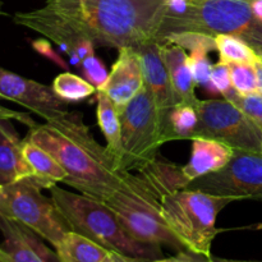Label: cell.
I'll return each mask as SVG.
<instances>
[{"mask_svg": "<svg viewBox=\"0 0 262 262\" xmlns=\"http://www.w3.org/2000/svg\"><path fill=\"white\" fill-rule=\"evenodd\" d=\"M25 140L50 154L68 173L63 183L82 194L102 202L118 191L161 199L142 171L135 176L118 168L106 146L95 140L79 113L67 110L42 124L37 123L28 128Z\"/></svg>", "mask_w": 262, "mask_h": 262, "instance_id": "6da1fadb", "label": "cell"}, {"mask_svg": "<svg viewBox=\"0 0 262 262\" xmlns=\"http://www.w3.org/2000/svg\"><path fill=\"white\" fill-rule=\"evenodd\" d=\"M43 7L95 46L119 50L158 41L168 0H43Z\"/></svg>", "mask_w": 262, "mask_h": 262, "instance_id": "7a4b0ae2", "label": "cell"}, {"mask_svg": "<svg viewBox=\"0 0 262 262\" xmlns=\"http://www.w3.org/2000/svg\"><path fill=\"white\" fill-rule=\"evenodd\" d=\"M50 197L72 232L79 233L110 251L154 261L163 258L161 247L141 243L128 234L115 212L104 202L82 193L51 187Z\"/></svg>", "mask_w": 262, "mask_h": 262, "instance_id": "3957f363", "label": "cell"}, {"mask_svg": "<svg viewBox=\"0 0 262 262\" xmlns=\"http://www.w3.org/2000/svg\"><path fill=\"white\" fill-rule=\"evenodd\" d=\"M184 31L234 36L262 56V20L253 13L251 0H187L186 12L165 15L158 41Z\"/></svg>", "mask_w": 262, "mask_h": 262, "instance_id": "277c9868", "label": "cell"}, {"mask_svg": "<svg viewBox=\"0 0 262 262\" xmlns=\"http://www.w3.org/2000/svg\"><path fill=\"white\" fill-rule=\"evenodd\" d=\"M238 201L235 197L182 188L164 194L160 210L168 227L189 253L210 258L212 242L222 232L216 228L217 215L228 205Z\"/></svg>", "mask_w": 262, "mask_h": 262, "instance_id": "5b68a950", "label": "cell"}, {"mask_svg": "<svg viewBox=\"0 0 262 262\" xmlns=\"http://www.w3.org/2000/svg\"><path fill=\"white\" fill-rule=\"evenodd\" d=\"M120 169L141 170L156 160L158 151L165 143L164 115L155 100L143 87L119 112Z\"/></svg>", "mask_w": 262, "mask_h": 262, "instance_id": "8992f818", "label": "cell"}, {"mask_svg": "<svg viewBox=\"0 0 262 262\" xmlns=\"http://www.w3.org/2000/svg\"><path fill=\"white\" fill-rule=\"evenodd\" d=\"M42 189L45 187L36 177L5 184L0 193V212L25 224L55 248L71 228Z\"/></svg>", "mask_w": 262, "mask_h": 262, "instance_id": "52a82bcc", "label": "cell"}, {"mask_svg": "<svg viewBox=\"0 0 262 262\" xmlns=\"http://www.w3.org/2000/svg\"><path fill=\"white\" fill-rule=\"evenodd\" d=\"M102 202V201H101ZM130 237L145 245L166 246L177 252H188L164 220L160 200L130 192L118 191L104 201Z\"/></svg>", "mask_w": 262, "mask_h": 262, "instance_id": "ba28073f", "label": "cell"}, {"mask_svg": "<svg viewBox=\"0 0 262 262\" xmlns=\"http://www.w3.org/2000/svg\"><path fill=\"white\" fill-rule=\"evenodd\" d=\"M197 112L200 122L193 138H210L234 151L262 155V129L234 104L227 99L201 100Z\"/></svg>", "mask_w": 262, "mask_h": 262, "instance_id": "9c48e42d", "label": "cell"}, {"mask_svg": "<svg viewBox=\"0 0 262 262\" xmlns=\"http://www.w3.org/2000/svg\"><path fill=\"white\" fill-rule=\"evenodd\" d=\"M184 188L235 197L239 201H262V155L234 151L228 165L219 171L192 181Z\"/></svg>", "mask_w": 262, "mask_h": 262, "instance_id": "30bf717a", "label": "cell"}, {"mask_svg": "<svg viewBox=\"0 0 262 262\" xmlns=\"http://www.w3.org/2000/svg\"><path fill=\"white\" fill-rule=\"evenodd\" d=\"M13 20L15 25L30 28L54 41L68 55L69 64L78 71L82 69V61L95 54V45L91 41L77 33L66 20L46 9L43 5L30 12H17Z\"/></svg>", "mask_w": 262, "mask_h": 262, "instance_id": "8fae6325", "label": "cell"}, {"mask_svg": "<svg viewBox=\"0 0 262 262\" xmlns=\"http://www.w3.org/2000/svg\"><path fill=\"white\" fill-rule=\"evenodd\" d=\"M0 99L17 102L43 120H51L68 110L66 100L59 97L53 86L25 78L0 67Z\"/></svg>", "mask_w": 262, "mask_h": 262, "instance_id": "7c38bea8", "label": "cell"}, {"mask_svg": "<svg viewBox=\"0 0 262 262\" xmlns=\"http://www.w3.org/2000/svg\"><path fill=\"white\" fill-rule=\"evenodd\" d=\"M142 89L143 74L140 54L133 48L119 49L117 61L113 64L106 81L97 91L105 92L117 109L122 112Z\"/></svg>", "mask_w": 262, "mask_h": 262, "instance_id": "4fadbf2b", "label": "cell"}, {"mask_svg": "<svg viewBox=\"0 0 262 262\" xmlns=\"http://www.w3.org/2000/svg\"><path fill=\"white\" fill-rule=\"evenodd\" d=\"M2 248L13 262H60L56 251L43 243V238L18 220L0 212Z\"/></svg>", "mask_w": 262, "mask_h": 262, "instance_id": "5bb4252c", "label": "cell"}, {"mask_svg": "<svg viewBox=\"0 0 262 262\" xmlns=\"http://www.w3.org/2000/svg\"><path fill=\"white\" fill-rule=\"evenodd\" d=\"M142 64L143 87L152 96L165 119L166 114L177 105L169 78L168 68L161 56V42L151 41L136 49Z\"/></svg>", "mask_w": 262, "mask_h": 262, "instance_id": "9a60e30c", "label": "cell"}, {"mask_svg": "<svg viewBox=\"0 0 262 262\" xmlns=\"http://www.w3.org/2000/svg\"><path fill=\"white\" fill-rule=\"evenodd\" d=\"M192 152L189 161L182 166V174L187 183L219 171L228 165L234 155L230 146L219 141L204 137L192 138Z\"/></svg>", "mask_w": 262, "mask_h": 262, "instance_id": "2e32d148", "label": "cell"}, {"mask_svg": "<svg viewBox=\"0 0 262 262\" xmlns=\"http://www.w3.org/2000/svg\"><path fill=\"white\" fill-rule=\"evenodd\" d=\"M161 56L168 68L171 89L177 104L197 107L201 100L196 95V82L189 67V55L181 46L161 42Z\"/></svg>", "mask_w": 262, "mask_h": 262, "instance_id": "e0dca14e", "label": "cell"}, {"mask_svg": "<svg viewBox=\"0 0 262 262\" xmlns=\"http://www.w3.org/2000/svg\"><path fill=\"white\" fill-rule=\"evenodd\" d=\"M23 143L10 120H0V183H14L31 178L33 171L23 154Z\"/></svg>", "mask_w": 262, "mask_h": 262, "instance_id": "ac0fdd59", "label": "cell"}, {"mask_svg": "<svg viewBox=\"0 0 262 262\" xmlns=\"http://www.w3.org/2000/svg\"><path fill=\"white\" fill-rule=\"evenodd\" d=\"M55 251L60 262H105L110 253V250L72 230Z\"/></svg>", "mask_w": 262, "mask_h": 262, "instance_id": "d6986e66", "label": "cell"}, {"mask_svg": "<svg viewBox=\"0 0 262 262\" xmlns=\"http://www.w3.org/2000/svg\"><path fill=\"white\" fill-rule=\"evenodd\" d=\"M96 117L97 124L106 140V148L115 159L118 168L120 169V154H122V146H120V118L119 110L110 100L105 92H96ZM122 170V169H120ZM123 171V170H122Z\"/></svg>", "mask_w": 262, "mask_h": 262, "instance_id": "ffe728a7", "label": "cell"}, {"mask_svg": "<svg viewBox=\"0 0 262 262\" xmlns=\"http://www.w3.org/2000/svg\"><path fill=\"white\" fill-rule=\"evenodd\" d=\"M23 154L30 164L33 171V176L41 181L45 189H50L51 187L56 186L58 182L63 183L68 178V173L66 169L53 158L49 152H46L40 146L35 145L33 142L23 140Z\"/></svg>", "mask_w": 262, "mask_h": 262, "instance_id": "44dd1931", "label": "cell"}, {"mask_svg": "<svg viewBox=\"0 0 262 262\" xmlns=\"http://www.w3.org/2000/svg\"><path fill=\"white\" fill-rule=\"evenodd\" d=\"M197 107L186 104H177L164 119L165 143L170 141H191L199 127Z\"/></svg>", "mask_w": 262, "mask_h": 262, "instance_id": "7402d4cb", "label": "cell"}, {"mask_svg": "<svg viewBox=\"0 0 262 262\" xmlns=\"http://www.w3.org/2000/svg\"><path fill=\"white\" fill-rule=\"evenodd\" d=\"M53 90L67 102L83 101L97 92L94 84L90 83L83 77H79L71 72H64L56 76L53 82Z\"/></svg>", "mask_w": 262, "mask_h": 262, "instance_id": "603a6c76", "label": "cell"}, {"mask_svg": "<svg viewBox=\"0 0 262 262\" xmlns=\"http://www.w3.org/2000/svg\"><path fill=\"white\" fill-rule=\"evenodd\" d=\"M215 45H216V51L219 53L220 61L224 63L255 64L258 58L256 51L247 42L234 36L216 35Z\"/></svg>", "mask_w": 262, "mask_h": 262, "instance_id": "cb8c5ba5", "label": "cell"}, {"mask_svg": "<svg viewBox=\"0 0 262 262\" xmlns=\"http://www.w3.org/2000/svg\"><path fill=\"white\" fill-rule=\"evenodd\" d=\"M160 42L174 43V45L181 46L184 50H189L191 53H193V51H204V53L209 54L210 51H216L215 36L201 32H191V31L171 32L164 36Z\"/></svg>", "mask_w": 262, "mask_h": 262, "instance_id": "d4e9b609", "label": "cell"}, {"mask_svg": "<svg viewBox=\"0 0 262 262\" xmlns=\"http://www.w3.org/2000/svg\"><path fill=\"white\" fill-rule=\"evenodd\" d=\"M230 78L233 87L241 95H250L258 92L257 73L255 64L232 63L229 64Z\"/></svg>", "mask_w": 262, "mask_h": 262, "instance_id": "484cf974", "label": "cell"}, {"mask_svg": "<svg viewBox=\"0 0 262 262\" xmlns=\"http://www.w3.org/2000/svg\"><path fill=\"white\" fill-rule=\"evenodd\" d=\"M189 67H191L192 76L197 86L204 87L209 92H215L211 83V69L212 64L207 58V53L204 51H193L189 55Z\"/></svg>", "mask_w": 262, "mask_h": 262, "instance_id": "4316f807", "label": "cell"}, {"mask_svg": "<svg viewBox=\"0 0 262 262\" xmlns=\"http://www.w3.org/2000/svg\"><path fill=\"white\" fill-rule=\"evenodd\" d=\"M228 101L234 104L238 109L242 110L251 120L256 123L262 129V95L258 92L250 95H241L237 91L233 92Z\"/></svg>", "mask_w": 262, "mask_h": 262, "instance_id": "83f0119b", "label": "cell"}, {"mask_svg": "<svg viewBox=\"0 0 262 262\" xmlns=\"http://www.w3.org/2000/svg\"><path fill=\"white\" fill-rule=\"evenodd\" d=\"M211 83L214 86L215 92L222 94L224 99H227L233 92H235L232 83V78H230L229 64L224 63V61H219V63L212 66Z\"/></svg>", "mask_w": 262, "mask_h": 262, "instance_id": "f1b7e54d", "label": "cell"}, {"mask_svg": "<svg viewBox=\"0 0 262 262\" xmlns=\"http://www.w3.org/2000/svg\"><path fill=\"white\" fill-rule=\"evenodd\" d=\"M81 71L83 73V78L87 79L91 84H94L96 87V90H99L107 78L106 68L100 61V59H97V56L95 54L87 56L82 61Z\"/></svg>", "mask_w": 262, "mask_h": 262, "instance_id": "f546056e", "label": "cell"}, {"mask_svg": "<svg viewBox=\"0 0 262 262\" xmlns=\"http://www.w3.org/2000/svg\"><path fill=\"white\" fill-rule=\"evenodd\" d=\"M32 48L35 49V51H37L40 55H42L43 58L51 60L53 63H55L56 66L60 67V68L68 69V64H67L66 61H64V59L61 58V56L59 55V54L56 53L53 48H51V45L49 41L43 40V38H38V40L33 41Z\"/></svg>", "mask_w": 262, "mask_h": 262, "instance_id": "4dcf8cb0", "label": "cell"}, {"mask_svg": "<svg viewBox=\"0 0 262 262\" xmlns=\"http://www.w3.org/2000/svg\"><path fill=\"white\" fill-rule=\"evenodd\" d=\"M0 120H17V122L22 123V124L27 125L28 128L35 127L37 123L27 114V113L15 112V110H10L8 107L0 105Z\"/></svg>", "mask_w": 262, "mask_h": 262, "instance_id": "1f68e13d", "label": "cell"}, {"mask_svg": "<svg viewBox=\"0 0 262 262\" xmlns=\"http://www.w3.org/2000/svg\"><path fill=\"white\" fill-rule=\"evenodd\" d=\"M150 262H209V258L202 257V256L193 255L189 252H179L174 257L169 258H158Z\"/></svg>", "mask_w": 262, "mask_h": 262, "instance_id": "d6a6232c", "label": "cell"}, {"mask_svg": "<svg viewBox=\"0 0 262 262\" xmlns=\"http://www.w3.org/2000/svg\"><path fill=\"white\" fill-rule=\"evenodd\" d=\"M105 262H150V261L130 257V256L123 255V253L115 252V251H110L109 256H107V258L105 260Z\"/></svg>", "mask_w": 262, "mask_h": 262, "instance_id": "836d02e7", "label": "cell"}, {"mask_svg": "<svg viewBox=\"0 0 262 262\" xmlns=\"http://www.w3.org/2000/svg\"><path fill=\"white\" fill-rule=\"evenodd\" d=\"M256 73H257V82H258V94L262 95V56H258L257 60L255 61Z\"/></svg>", "mask_w": 262, "mask_h": 262, "instance_id": "e575fe53", "label": "cell"}, {"mask_svg": "<svg viewBox=\"0 0 262 262\" xmlns=\"http://www.w3.org/2000/svg\"><path fill=\"white\" fill-rule=\"evenodd\" d=\"M209 262H262V261H248V260H230V258H214L210 257Z\"/></svg>", "mask_w": 262, "mask_h": 262, "instance_id": "d590c367", "label": "cell"}, {"mask_svg": "<svg viewBox=\"0 0 262 262\" xmlns=\"http://www.w3.org/2000/svg\"><path fill=\"white\" fill-rule=\"evenodd\" d=\"M0 262H13L12 258H10V256L3 250L2 246H0Z\"/></svg>", "mask_w": 262, "mask_h": 262, "instance_id": "8d00e7d4", "label": "cell"}, {"mask_svg": "<svg viewBox=\"0 0 262 262\" xmlns=\"http://www.w3.org/2000/svg\"><path fill=\"white\" fill-rule=\"evenodd\" d=\"M3 14H4V10H3V2L0 0V17H2Z\"/></svg>", "mask_w": 262, "mask_h": 262, "instance_id": "74e56055", "label": "cell"}, {"mask_svg": "<svg viewBox=\"0 0 262 262\" xmlns=\"http://www.w3.org/2000/svg\"><path fill=\"white\" fill-rule=\"evenodd\" d=\"M2 191H3V184L0 183V193H2Z\"/></svg>", "mask_w": 262, "mask_h": 262, "instance_id": "f35d334b", "label": "cell"}]
</instances>
